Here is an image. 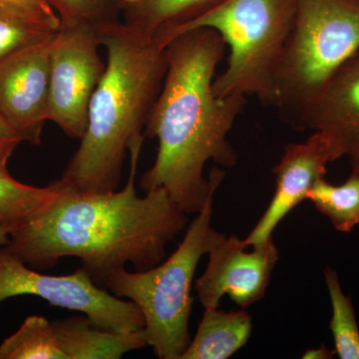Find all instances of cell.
Returning a JSON list of instances; mask_svg holds the SVG:
<instances>
[{
    "mask_svg": "<svg viewBox=\"0 0 359 359\" xmlns=\"http://www.w3.org/2000/svg\"><path fill=\"white\" fill-rule=\"evenodd\" d=\"M145 136L129 147L128 181L121 190L92 193L66 186L37 214L11 231L6 250L36 269L77 257L97 285L132 264L136 271L164 261L167 245L185 230L188 215L164 189L139 196L136 177Z\"/></svg>",
    "mask_w": 359,
    "mask_h": 359,
    "instance_id": "6da1fadb",
    "label": "cell"
},
{
    "mask_svg": "<svg viewBox=\"0 0 359 359\" xmlns=\"http://www.w3.org/2000/svg\"><path fill=\"white\" fill-rule=\"evenodd\" d=\"M226 46L210 28L189 30L168 43L166 75L144 129L145 138L158 141V151L140 188L145 193L164 189L188 216L197 214L224 181L217 167L205 178V164L238 163L228 137L247 98H219L212 90Z\"/></svg>",
    "mask_w": 359,
    "mask_h": 359,
    "instance_id": "7a4b0ae2",
    "label": "cell"
},
{
    "mask_svg": "<svg viewBox=\"0 0 359 359\" xmlns=\"http://www.w3.org/2000/svg\"><path fill=\"white\" fill-rule=\"evenodd\" d=\"M107 63L89 105L80 145L61 181L83 192L117 190L132 142L144 135L168 67L167 47L122 21L99 29Z\"/></svg>",
    "mask_w": 359,
    "mask_h": 359,
    "instance_id": "3957f363",
    "label": "cell"
},
{
    "mask_svg": "<svg viewBox=\"0 0 359 359\" xmlns=\"http://www.w3.org/2000/svg\"><path fill=\"white\" fill-rule=\"evenodd\" d=\"M297 6L299 0H223L170 33L163 45L196 28L215 30L230 50L226 69L212 83L216 96L255 97L276 107V76Z\"/></svg>",
    "mask_w": 359,
    "mask_h": 359,
    "instance_id": "277c9868",
    "label": "cell"
},
{
    "mask_svg": "<svg viewBox=\"0 0 359 359\" xmlns=\"http://www.w3.org/2000/svg\"><path fill=\"white\" fill-rule=\"evenodd\" d=\"M216 192L210 194L181 244L166 261L145 271L121 269L106 283L111 294L140 309L148 346L160 359H181L190 344L194 276L217 233L211 226Z\"/></svg>",
    "mask_w": 359,
    "mask_h": 359,
    "instance_id": "5b68a950",
    "label": "cell"
},
{
    "mask_svg": "<svg viewBox=\"0 0 359 359\" xmlns=\"http://www.w3.org/2000/svg\"><path fill=\"white\" fill-rule=\"evenodd\" d=\"M359 50V0H299L276 76V108L294 131L340 66Z\"/></svg>",
    "mask_w": 359,
    "mask_h": 359,
    "instance_id": "8992f818",
    "label": "cell"
},
{
    "mask_svg": "<svg viewBox=\"0 0 359 359\" xmlns=\"http://www.w3.org/2000/svg\"><path fill=\"white\" fill-rule=\"evenodd\" d=\"M25 294L39 297L50 306L79 311L96 327L111 332H136L145 325L133 302L97 285L83 268L70 275H44L0 245V302Z\"/></svg>",
    "mask_w": 359,
    "mask_h": 359,
    "instance_id": "52a82bcc",
    "label": "cell"
},
{
    "mask_svg": "<svg viewBox=\"0 0 359 359\" xmlns=\"http://www.w3.org/2000/svg\"><path fill=\"white\" fill-rule=\"evenodd\" d=\"M100 47L99 29L84 25L61 26L51 42L47 121L73 139L86 131L90 102L105 72Z\"/></svg>",
    "mask_w": 359,
    "mask_h": 359,
    "instance_id": "ba28073f",
    "label": "cell"
},
{
    "mask_svg": "<svg viewBox=\"0 0 359 359\" xmlns=\"http://www.w3.org/2000/svg\"><path fill=\"white\" fill-rule=\"evenodd\" d=\"M248 248L245 238L217 231L207 252V268L194 287L205 309H218L224 295L242 309L263 299L280 252L273 238L252 245L250 252Z\"/></svg>",
    "mask_w": 359,
    "mask_h": 359,
    "instance_id": "9c48e42d",
    "label": "cell"
},
{
    "mask_svg": "<svg viewBox=\"0 0 359 359\" xmlns=\"http://www.w3.org/2000/svg\"><path fill=\"white\" fill-rule=\"evenodd\" d=\"M52 40L0 60V114L32 146L41 144L47 122Z\"/></svg>",
    "mask_w": 359,
    "mask_h": 359,
    "instance_id": "30bf717a",
    "label": "cell"
},
{
    "mask_svg": "<svg viewBox=\"0 0 359 359\" xmlns=\"http://www.w3.org/2000/svg\"><path fill=\"white\" fill-rule=\"evenodd\" d=\"M340 156L323 132H313L304 143L289 144L280 162L273 167L276 191L262 218L245 238L249 247L273 238V231L320 180L325 178L330 163Z\"/></svg>",
    "mask_w": 359,
    "mask_h": 359,
    "instance_id": "8fae6325",
    "label": "cell"
},
{
    "mask_svg": "<svg viewBox=\"0 0 359 359\" xmlns=\"http://www.w3.org/2000/svg\"><path fill=\"white\" fill-rule=\"evenodd\" d=\"M323 132L340 158L359 133V50L330 78L302 120L301 131Z\"/></svg>",
    "mask_w": 359,
    "mask_h": 359,
    "instance_id": "7c38bea8",
    "label": "cell"
},
{
    "mask_svg": "<svg viewBox=\"0 0 359 359\" xmlns=\"http://www.w3.org/2000/svg\"><path fill=\"white\" fill-rule=\"evenodd\" d=\"M65 359H119L148 346L143 330L115 332L94 325L86 316L53 321Z\"/></svg>",
    "mask_w": 359,
    "mask_h": 359,
    "instance_id": "4fadbf2b",
    "label": "cell"
},
{
    "mask_svg": "<svg viewBox=\"0 0 359 359\" xmlns=\"http://www.w3.org/2000/svg\"><path fill=\"white\" fill-rule=\"evenodd\" d=\"M223 0H119L120 16L135 32L163 45L170 33L211 11ZM164 46V45H163Z\"/></svg>",
    "mask_w": 359,
    "mask_h": 359,
    "instance_id": "5bb4252c",
    "label": "cell"
},
{
    "mask_svg": "<svg viewBox=\"0 0 359 359\" xmlns=\"http://www.w3.org/2000/svg\"><path fill=\"white\" fill-rule=\"evenodd\" d=\"M252 316L244 309H205L199 327L181 359H226L243 348L252 334Z\"/></svg>",
    "mask_w": 359,
    "mask_h": 359,
    "instance_id": "9a60e30c",
    "label": "cell"
},
{
    "mask_svg": "<svg viewBox=\"0 0 359 359\" xmlns=\"http://www.w3.org/2000/svg\"><path fill=\"white\" fill-rule=\"evenodd\" d=\"M62 188L60 180L46 187L26 185L0 169V226L11 230L25 223L49 204Z\"/></svg>",
    "mask_w": 359,
    "mask_h": 359,
    "instance_id": "2e32d148",
    "label": "cell"
},
{
    "mask_svg": "<svg viewBox=\"0 0 359 359\" xmlns=\"http://www.w3.org/2000/svg\"><path fill=\"white\" fill-rule=\"evenodd\" d=\"M306 200L330 219L335 230L351 233L359 224V175L351 173L341 185L321 179L309 191Z\"/></svg>",
    "mask_w": 359,
    "mask_h": 359,
    "instance_id": "e0dca14e",
    "label": "cell"
},
{
    "mask_svg": "<svg viewBox=\"0 0 359 359\" xmlns=\"http://www.w3.org/2000/svg\"><path fill=\"white\" fill-rule=\"evenodd\" d=\"M0 359H65L53 323L30 316L0 344Z\"/></svg>",
    "mask_w": 359,
    "mask_h": 359,
    "instance_id": "ac0fdd59",
    "label": "cell"
},
{
    "mask_svg": "<svg viewBox=\"0 0 359 359\" xmlns=\"http://www.w3.org/2000/svg\"><path fill=\"white\" fill-rule=\"evenodd\" d=\"M325 280L332 302L330 327L334 337V353L340 359H359V328L353 302L342 292L335 269L325 268Z\"/></svg>",
    "mask_w": 359,
    "mask_h": 359,
    "instance_id": "d6986e66",
    "label": "cell"
},
{
    "mask_svg": "<svg viewBox=\"0 0 359 359\" xmlns=\"http://www.w3.org/2000/svg\"><path fill=\"white\" fill-rule=\"evenodd\" d=\"M59 29L0 6V60L33 45L50 41Z\"/></svg>",
    "mask_w": 359,
    "mask_h": 359,
    "instance_id": "ffe728a7",
    "label": "cell"
},
{
    "mask_svg": "<svg viewBox=\"0 0 359 359\" xmlns=\"http://www.w3.org/2000/svg\"><path fill=\"white\" fill-rule=\"evenodd\" d=\"M61 26L84 25L100 29L121 21L119 0H49Z\"/></svg>",
    "mask_w": 359,
    "mask_h": 359,
    "instance_id": "44dd1931",
    "label": "cell"
},
{
    "mask_svg": "<svg viewBox=\"0 0 359 359\" xmlns=\"http://www.w3.org/2000/svg\"><path fill=\"white\" fill-rule=\"evenodd\" d=\"M0 6L60 28V18L49 0H0Z\"/></svg>",
    "mask_w": 359,
    "mask_h": 359,
    "instance_id": "7402d4cb",
    "label": "cell"
},
{
    "mask_svg": "<svg viewBox=\"0 0 359 359\" xmlns=\"http://www.w3.org/2000/svg\"><path fill=\"white\" fill-rule=\"evenodd\" d=\"M20 143V137L0 114V169H7L9 159Z\"/></svg>",
    "mask_w": 359,
    "mask_h": 359,
    "instance_id": "603a6c76",
    "label": "cell"
},
{
    "mask_svg": "<svg viewBox=\"0 0 359 359\" xmlns=\"http://www.w3.org/2000/svg\"><path fill=\"white\" fill-rule=\"evenodd\" d=\"M346 156L349 157L351 173L359 175V133L351 142Z\"/></svg>",
    "mask_w": 359,
    "mask_h": 359,
    "instance_id": "cb8c5ba5",
    "label": "cell"
},
{
    "mask_svg": "<svg viewBox=\"0 0 359 359\" xmlns=\"http://www.w3.org/2000/svg\"><path fill=\"white\" fill-rule=\"evenodd\" d=\"M334 351H330L325 344L318 348H311L306 351L302 358L309 359H328L334 358Z\"/></svg>",
    "mask_w": 359,
    "mask_h": 359,
    "instance_id": "d4e9b609",
    "label": "cell"
},
{
    "mask_svg": "<svg viewBox=\"0 0 359 359\" xmlns=\"http://www.w3.org/2000/svg\"><path fill=\"white\" fill-rule=\"evenodd\" d=\"M11 231L13 230L7 226H0V245H6L8 243Z\"/></svg>",
    "mask_w": 359,
    "mask_h": 359,
    "instance_id": "484cf974",
    "label": "cell"
}]
</instances>
